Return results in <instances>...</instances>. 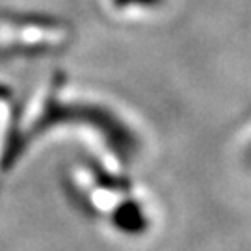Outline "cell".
<instances>
[{
    "mask_svg": "<svg viewBox=\"0 0 251 251\" xmlns=\"http://www.w3.org/2000/svg\"><path fill=\"white\" fill-rule=\"evenodd\" d=\"M117 2H121V4H126V2H156V0H117Z\"/></svg>",
    "mask_w": 251,
    "mask_h": 251,
    "instance_id": "cell-1",
    "label": "cell"
}]
</instances>
